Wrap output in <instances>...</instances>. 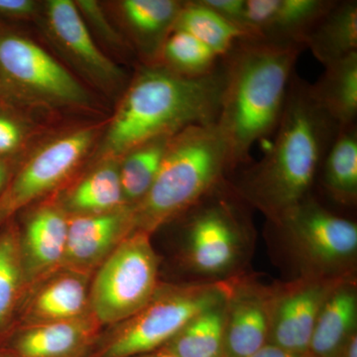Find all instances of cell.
I'll list each match as a JSON object with an SVG mask.
<instances>
[{
	"instance_id": "obj_1",
	"label": "cell",
	"mask_w": 357,
	"mask_h": 357,
	"mask_svg": "<svg viewBox=\"0 0 357 357\" xmlns=\"http://www.w3.org/2000/svg\"><path fill=\"white\" fill-rule=\"evenodd\" d=\"M340 126L312 96L311 83L294 73L275 140L257 163L230 184L250 208L276 222L312 195L319 168Z\"/></svg>"
},
{
	"instance_id": "obj_2",
	"label": "cell",
	"mask_w": 357,
	"mask_h": 357,
	"mask_svg": "<svg viewBox=\"0 0 357 357\" xmlns=\"http://www.w3.org/2000/svg\"><path fill=\"white\" fill-rule=\"evenodd\" d=\"M303 45L241 39L222 58L225 81L217 126L231 174L248 166L258 141L275 133Z\"/></svg>"
},
{
	"instance_id": "obj_3",
	"label": "cell",
	"mask_w": 357,
	"mask_h": 357,
	"mask_svg": "<svg viewBox=\"0 0 357 357\" xmlns=\"http://www.w3.org/2000/svg\"><path fill=\"white\" fill-rule=\"evenodd\" d=\"M225 70L185 77L158 64L144 65L124 93L105 136V156L122 157L147 141L197 124L217 123Z\"/></svg>"
},
{
	"instance_id": "obj_4",
	"label": "cell",
	"mask_w": 357,
	"mask_h": 357,
	"mask_svg": "<svg viewBox=\"0 0 357 357\" xmlns=\"http://www.w3.org/2000/svg\"><path fill=\"white\" fill-rule=\"evenodd\" d=\"M231 174L217 124H197L171 136L153 184L132 206L133 231L151 236L180 217Z\"/></svg>"
},
{
	"instance_id": "obj_5",
	"label": "cell",
	"mask_w": 357,
	"mask_h": 357,
	"mask_svg": "<svg viewBox=\"0 0 357 357\" xmlns=\"http://www.w3.org/2000/svg\"><path fill=\"white\" fill-rule=\"evenodd\" d=\"M249 208L227 178L178 217L185 220L183 262L201 282L243 273L252 236Z\"/></svg>"
},
{
	"instance_id": "obj_6",
	"label": "cell",
	"mask_w": 357,
	"mask_h": 357,
	"mask_svg": "<svg viewBox=\"0 0 357 357\" xmlns=\"http://www.w3.org/2000/svg\"><path fill=\"white\" fill-rule=\"evenodd\" d=\"M299 277L344 278L356 275L357 225L310 195L269 222Z\"/></svg>"
},
{
	"instance_id": "obj_7",
	"label": "cell",
	"mask_w": 357,
	"mask_h": 357,
	"mask_svg": "<svg viewBox=\"0 0 357 357\" xmlns=\"http://www.w3.org/2000/svg\"><path fill=\"white\" fill-rule=\"evenodd\" d=\"M229 279L159 286L146 306L121 324L102 357H134L162 349L195 317L225 302Z\"/></svg>"
},
{
	"instance_id": "obj_8",
	"label": "cell",
	"mask_w": 357,
	"mask_h": 357,
	"mask_svg": "<svg viewBox=\"0 0 357 357\" xmlns=\"http://www.w3.org/2000/svg\"><path fill=\"white\" fill-rule=\"evenodd\" d=\"M159 257L150 234L131 232L98 266L89 291L98 323L121 324L137 314L159 287Z\"/></svg>"
},
{
	"instance_id": "obj_9",
	"label": "cell",
	"mask_w": 357,
	"mask_h": 357,
	"mask_svg": "<svg viewBox=\"0 0 357 357\" xmlns=\"http://www.w3.org/2000/svg\"><path fill=\"white\" fill-rule=\"evenodd\" d=\"M0 89L26 100L53 105H89L86 89L31 40L0 33Z\"/></svg>"
},
{
	"instance_id": "obj_10",
	"label": "cell",
	"mask_w": 357,
	"mask_h": 357,
	"mask_svg": "<svg viewBox=\"0 0 357 357\" xmlns=\"http://www.w3.org/2000/svg\"><path fill=\"white\" fill-rule=\"evenodd\" d=\"M95 140V131L79 129L39 148L0 194V227L14 213L41 198L74 171Z\"/></svg>"
},
{
	"instance_id": "obj_11",
	"label": "cell",
	"mask_w": 357,
	"mask_h": 357,
	"mask_svg": "<svg viewBox=\"0 0 357 357\" xmlns=\"http://www.w3.org/2000/svg\"><path fill=\"white\" fill-rule=\"evenodd\" d=\"M345 278L298 277L273 284L268 344L295 354H307L319 312L333 289Z\"/></svg>"
},
{
	"instance_id": "obj_12",
	"label": "cell",
	"mask_w": 357,
	"mask_h": 357,
	"mask_svg": "<svg viewBox=\"0 0 357 357\" xmlns=\"http://www.w3.org/2000/svg\"><path fill=\"white\" fill-rule=\"evenodd\" d=\"M272 285L243 273L229 279L225 302V357H251L268 344Z\"/></svg>"
},
{
	"instance_id": "obj_13",
	"label": "cell",
	"mask_w": 357,
	"mask_h": 357,
	"mask_svg": "<svg viewBox=\"0 0 357 357\" xmlns=\"http://www.w3.org/2000/svg\"><path fill=\"white\" fill-rule=\"evenodd\" d=\"M133 231L132 206L98 215H70L62 267L86 275Z\"/></svg>"
},
{
	"instance_id": "obj_14",
	"label": "cell",
	"mask_w": 357,
	"mask_h": 357,
	"mask_svg": "<svg viewBox=\"0 0 357 357\" xmlns=\"http://www.w3.org/2000/svg\"><path fill=\"white\" fill-rule=\"evenodd\" d=\"M337 0H245L251 38L303 45ZM306 48V47H305Z\"/></svg>"
},
{
	"instance_id": "obj_15",
	"label": "cell",
	"mask_w": 357,
	"mask_h": 357,
	"mask_svg": "<svg viewBox=\"0 0 357 357\" xmlns=\"http://www.w3.org/2000/svg\"><path fill=\"white\" fill-rule=\"evenodd\" d=\"M46 16L59 46L89 76L102 83L121 79V70L96 46L76 2L51 0L46 4Z\"/></svg>"
},
{
	"instance_id": "obj_16",
	"label": "cell",
	"mask_w": 357,
	"mask_h": 357,
	"mask_svg": "<svg viewBox=\"0 0 357 357\" xmlns=\"http://www.w3.org/2000/svg\"><path fill=\"white\" fill-rule=\"evenodd\" d=\"M67 213L58 206H46L29 218L20 234L24 280L33 282L62 267L68 236Z\"/></svg>"
},
{
	"instance_id": "obj_17",
	"label": "cell",
	"mask_w": 357,
	"mask_h": 357,
	"mask_svg": "<svg viewBox=\"0 0 357 357\" xmlns=\"http://www.w3.org/2000/svg\"><path fill=\"white\" fill-rule=\"evenodd\" d=\"M356 275L347 277L328 296L314 325L307 354L311 357H335L357 333Z\"/></svg>"
},
{
	"instance_id": "obj_18",
	"label": "cell",
	"mask_w": 357,
	"mask_h": 357,
	"mask_svg": "<svg viewBox=\"0 0 357 357\" xmlns=\"http://www.w3.org/2000/svg\"><path fill=\"white\" fill-rule=\"evenodd\" d=\"M185 1L178 0H124L122 15L134 40L148 58L145 65L156 64L167 37L173 31Z\"/></svg>"
},
{
	"instance_id": "obj_19",
	"label": "cell",
	"mask_w": 357,
	"mask_h": 357,
	"mask_svg": "<svg viewBox=\"0 0 357 357\" xmlns=\"http://www.w3.org/2000/svg\"><path fill=\"white\" fill-rule=\"evenodd\" d=\"M321 64H332L357 52V1L337 0L304 42Z\"/></svg>"
},
{
	"instance_id": "obj_20",
	"label": "cell",
	"mask_w": 357,
	"mask_h": 357,
	"mask_svg": "<svg viewBox=\"0 0 357 357\" xmlns=\"http://www.w3.org/2000/svg\"><path fill=\"white\" fill-rule=\"evenodd\" d=\"M333 203L354 208L357 203V123L340 128L328 149L318 178Z\"/></svg>"
},
{
	"instance_id": "obj_21",
	"label": "cell",
	"mask_w": 357,
	"mask_h": 357,
	"mask_svg": "<svg viewBox=\"0 0 357 357\" xmlns=\"http://www.w3.org/2000/svg\"><path fill=\"white\" fill-rule=\"evenodd\" d=\"M96 319H72L32 325L16 340L15 349L21 357H68L76 354L89 342ZM98 323V321H96Z\"/></svg>"
},
{
	"instance_id": "obj_22",
	"label": "cell",
	"mask_w": 357,
	"mask_h": 357,
	"mask_svg": "<svg viewBox=\"0 0 357 357\" xmlns=\"http://www.w3.org/2000/svg\"><path fill=\"white\" fill-rule=\"evenodd\" d=\"M312 96L340 128L356 123L357 52L325 66L323 75L311 84Z\"/></svg>"
},
{
	"instance_id": "obj_23",
	"label": "cell",
	"mask_w": 357,
	"mask_h": 357,
	"mask_svg": "<svg viewBox=\"0 0 357 357\" xmlns=\"http://www.w3.org/2000/svg\"><path fill=\"white\" fill-rule=\"evenodd\" d=\"M88 307L89 290L84 275L67 271L40 289L28 317L32 325L72 321L86 317Z\"/></svg>"
},
{
	"instance_id": "obj_24",
	"label": "cell",
	"mask_w": 357,
	"mask_h": 357,
	"mask_svg": "<svg viewBox=\"0 0 357 357\" xmlns=\"http://www.w3.org/2000/svg\"><path fill=\"white\" fill-rule=\"evenodd\" d=\"M119 164L110 162L96 169L69 192L66 211L70 215H98L126 208Z\"/></svg>"
},
{
	"instance_id": "obj_25",
	"label": "cell",
	"mask_w": 357,
	"mask_h": 357,
	"mask_svg": "<svg viewBox=\"0 0 357 357\" xmlns=\"http://www.w3.org/2000/svg\"><path fill=\"white\" fill-rule=\"evenodd\" d=\"M225 302L195 317L160 349L178 357H225Z\"/></svg>"
},
{
	"instance_id": "obj_26",
	"label": "cell",
	"mask_w": 357,
	"mask_h": 357,
	"mask_svg": "<svg viewBox=\"0 0 357 357\" xmlns=\"http://www.w3.org/2000/svg\"><path fill=\"white\" fill-rule=\"evenodd\" d=\"M174 29L189 33L220 58L227 55L239 40L246 39L237 28L204 6L201 0L184 2Z\"/></svg>"
},
{
	"instance_id": "obj_27",
	"label": "cell",
	"mask_w": 357,
	"mask_h": 357,
	"mask_svg": "<svg viewBox=\"0 0 357 357\" xmlns=\"http://www.w3.org/2000/svg\"><path fill=\"white\" fill-rule=\"evenodd\" d=\"M170 137L147 141L122 156L119 177L128 206H135L146 196L158 174Z\"/></svg>"
},
{
	"instance_id": "obj_28",
	"label": "cell",
	"mask_w": 357,
	"mask_h": 357,
	"mask_svg": "<svg viewBox=\"0 0 357 357\" xmlns=\"http://www.w3.org/2000/svg\"><path fill=\"white\" fill-rule=\"evenodd\" d=\"M220 59L189 33L174 29L164 42L156 64L182 76L199 77L217 69Z\"/></svg>"
},
{
	"instance_id": "obj_29",
	"label": "cell",
	"mask_w": 357,
	"mask_h": 357,
	"mask_svg": "<svg viewBox=\"0 0 357 357\" xmlns=\"http://www.w3.org/2000/svg\"><path fill=\"white\" fill-rule=\"evenodd\" d=\"M24 282L20 234L7 227L0 234V326L13 314Z\"/></svg>"
},
{
	"instance_id": "obj_30",
	"label": "cell",
	"mask_w": 357,
	"mask_h": 357,
	"mask_svg": "<svg viewBox=\"0 0 357 357\" xmlns=\"http://www.w3.org/2000/svg\"><path fill=\"white\" fill-rule=\"evenodd\" d=\"M201 2L237 28L246 39H252L246 23L245 0H201Z\"/></svg>"
},
{
	"instance_id": "obj_31",
	"label": "cell",
	"mask_w": 357,
	"mask_h": 357,
	"mask_svg": "<svg viewBox=\"0 0 357 357\" xmlns=\"http://www.w3.org/2000/svg\"><path fill=\"white\" fill-rule=\"evenodd\" d=\"M24 139L22 126L13 115L0 112V159L17 151Z\"/></svg>"
},
{
	"instance_id": "obj_32",
	"label": "cell",
	"mask_w": 357,
	"mask_h": 357,
	"mask_svg": "<svg viewBox=\"0 0 357 357\" xmlns=\"http://www.w3.org/2000/svg\"><path fill=\"white\" fill-rule=\"evenodd\" d=\"M76 6L79 8L82 16L91 21V24L95 26L96 29L102 33L103 36L112 40V41H119V36H117L116 32H114V29L110 27L107 18L103 15L102 9H100V6L96 1L82 0V1L76 2Z\"/></svg>"
},
{
	"instance_id": "obj_33",
	"label": "cell",
	"mask_w": 357,
	"mask_h": 357,
	"mask_svg": "<svg viewBox=\"0 0 357 357\" xmlns=\"http://www.w3.org/2000/svg\"><path fill=\"white\" fill-rule=\"evenodd\" d=\"M36 2L32 0H0V16L11 20H24L36 13Z\"/></svg>"
},
{
	"instance_id": "obj_34",
	"label": "cell",
	"mask_w": 357,
	"mask_h": 357,
	"mask_svg": "<svg viewBox=\"0 0 357 357\" xmlns=\"http://www.w3.org/2000/svg\"><path fill=\"white\" fill-rule=\"evenodd\" d=\"M251 357H311L309 354H295V352L286 351L276 345L267 344L260 351L256 352Z\"/></svg>"
},
{
	"instance_id": "obj_35",
	"label": "cell",
	"mask_w": 357,
	"mask_h": 357,
	"mask_svg": "<svg viewBox=\"0 0 357 357\" xmlns=\"http://www.w3.org/2000/svg\"><path fill=\"white\" fill-rule=\"evenodd\" d=\"M335 357H357V333L349 338Z\"/></svg>"
},
{
	"instance_id": "obj_36",
	"label": "cell",
	"mask_w": 357,
	"mask_h": 357,
	"mask_svg": "<svg viewBox=\"0 0 357 357\" xmlns=\"http://www.w3.org/2000/svg\"><path fill=\"white\" fill-rule=\"evenodd\" d=\"M7 183H8V168L6 161L0 159V194L6 187Z\"/></svg>"
},
{
	"instance_id": "obj_37",
	"label": "cell",
	"mask_w": 357,
	"mask_h": 357,
	"mask_svg": "<svg viewBox=\"0 0 357 357\" xmlns=\"http://www.w3.org/2000/svg\"><path fill=\"white\" fill-rule=\"evenodd\" d=\"M134 357H178V356H175V354H170V352L164 351V349H158V351L149 352V354H142V356H134Z\"/></svg>"
}]
</instances>
